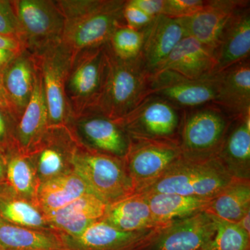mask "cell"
Instances as JSON below:
<instances>
[{"instance_id": "cell-23", "label": "cell", "mask_w": 250, "mask_h": 250, "mask_svg": "<svg viewBox=\"0 0 250 250\" xmlns=\"http://www.w3.org/2000/svg\"><path fill=\"white\" fill-rule=\"evenodd\" d=\"M101 220L127 232L162 228L156 223L146 197L141 193H135L106 205Z\"/></svg>"}, {"instance_id": "cell-4", "label": "cell", "mask_w": 250, "mask_h": 250, "mask_svg": "<svg viewBox=\"0 0 250 250\" xmlns=\"http://www.w3.org/2000/svg\"><path fill=\"white\" fill-rule=\"evenodd\" d=\"M70 166L88 192L106 205L135 194L122 159L97 152L79 141L72 153Z\"/></svg>"}, {"instance_id": "cell-2", "label": "cell", "mask_w": 250, "mask_h": 250, "mask_svg": "<svg viewBox=\"0 0 250 250\" xmlns=\"http://www.w3.org/2000/svg\"><path fill=\"white\" fill-rule=\"evenodd\" d=\"M106 74L103 88L91 113L118 121L149 95V75L141 57L122 60L106 43Z\"/></svg>"}, {"instance_id": "cell-29", "label": "cell", "mask_w": 250, "mask_h": 250, "mask_svg": "<svg viewBox=\"0 0 250 250\" xmlns=\"http://www.w3.org/2000/svg\"><path fill=\"white\" fill-rule=\"evenodd\" d=\"M0 219L22 228L52 230L36 204L17 196L9 189L0 194Z\"/></svg>"}, {"instance_id": "cell-11", "label": "cell", "mask_w": 250, "mask_h": 250, "mask_svg": "<svg viewBox=\"0 0 250 250\" xmlns=\"http://www.w3.org/2000/svg\"><path fill=\"white\" fill-rule=\"evenodd\" d=\"M218 90L217 75L192 80L172 71L149 76V95L165 99L179 108L192 109L214 104Z\"/></svg>"}, {"instance_id": "cell-19", "label": "cell", "mask_w": 250, "mask_h": 250, "mask_svg": "<svg viewBox=\"0 0 250 250\" xmlns=\"http://www.w3.org/2000/svg\"><path fill=\"white\" fill-rule=\"evenodd\" d=\"M106 208V204L86 192L60 209L43 214L54 231L65 236H77L92 224L101 220Z\"/></svg>"}, {"instance_id": "cell-34", "label": "cell", "mask_w": 250, "mask_h": 250, "mask_svg": "<svg viewBox=\"0 0 250 250\" xmlns=\"http://www.w3.org/2000/svg\"><path fill=\"white\" fill-rule=\"evenodd\" d=\"M0 35L17 38L23 42L22 29L10 1H0Z\"/></svg>"}, {"instance_id": "cell-10", "label": "cell", "mask_w": 250, "mask_h": 250, "mask_svg": "<svg viewBox=\"0 0 250 250\" xmlns=\"http://www.w3.org/2000/svg\"><path fill=\"white\" fill-rule=\"evenodd\" d=\"M182 117L179 108L165 99L149 95L127 115L115 122L129 138L178 139Z\"/></svg>"}, {"instance_id": "cell-36", "label": "cell", "mask_w": 250, "mask_h": 250, "mask_svg": "<svg viewBox=\"0 0 250 250\" xmlns=\"http://www.w3.org/2000/svg\"><path fill=\"white\" fill-rule=\"evenodd\" d=\"M135 6L153 18L162 14L164 0H130Z\"/></svg>"}, {"instance_id": "cell-40", "label": "cell", "mask_w": 250, "mask_h": 250, "mask_svg": "<svg viewBox=\"0 0 250 250\" xmlns=\"http://www.w3.org/2000/svg\"><path fill=\"white\" fill-rule=\"evenodd\" d=\"M18 53L12 51L0 49V79L1 80L3 73L8 65L18 55Z\"/></svg>"}, {"instance_id": "cell-18", "label": "cell", "mask_w": 250, "mask_h": 250, "mask_svg": "<svg viewBox=\"0 0 250 250\" xmlns=\"http://www.w3.org/2000/svg\"><path fill=\"white\" fill-rule=\"evenodd\" d=\"M216 75L218 90L215 104L233 119L250 114V59Z\"/></svg>"}, {"instance_id": "cell-30", "label": "cell", "mask_w": 250, "mask_h": 250, "mask_svg": "<svg viewBox=\"0 0 250 250\" xmlns=\"http://www.w3.org/2000/svg\"><path fill=\"white\" fill-rule=\"evenodd\" d=\"M6 181L8 189L13 193L37 205L36 196L40 182L29 156L15 151L6 161Z\"/></svg>"}, {"instance_id": "cell-22", "label": "cell", "mask_w": 250, "mask_h": 250, "mask_svg": "<svg viewBox=\"0 0 250 250\" xmlns=\"http://www.w3.org/2000/svg\"><path fill=\"white\" fill-rule=\"evenodd\" d=\"M217 157L232 178L250 180V114L233 120Z\"/></svg>"}, {"instance_id": "cell-20", "label": "cell", "mask_w": 250, "mask_h": 250, "mask_svg": "<svg viewBox=\"0 0 250 250\" xmlns=\"http://www.w3.org/2000/svg\"><path fill=\"white\" fill-rule=\"evenodd\" d=\"M144 31L141 59L150 76L186 35L177 19L165 16L154 18Z\"/></svg>"}, {"instance_id": "cell-27", "label": "cell", "mask_w": 250, "mask_h": 250, "mask_svg": "<svg viewBox=\"0 0 250 250\" xmlns=\"http://www.w3.org/2000/svg\"><path fill=\"white\" fill-rule=\"evenodd\" d=\"M88 192L82 179L70 170L42 182L38 189L36 203L43 213L55 211Z\"/></svg>"}, {"instance_id": "cell-15", "label": "cell", "mask_w": 250, "mask_h": 250, "mask_svg": "<svg viewBox=\"0 0 250 250\" xmlns=\"http://www.w3.org/2000/svg\"><path fill=\"white\" fill-rule=\"evenodd\" d=\"M81 142L90 149L123 159L129 147V137L116 122L91 113L72 121Z\"/></svg>"}, {"instance_id": "cell-35", "label": "cell", "mask_w": 250, "mask_h": 250, "mask_svg": "<svg viewBox=\"0 0 250 250\" xmlns=\"http://www.w3.org/2000/svg\"><path fill=\"white\" fill-rule=\"evenodd\" d=\"M123 14L125 25L135 30H143L154 19L133 4L130 0L125 1Z\"/></svg>"}, {"instance_id": "cell-7", "label": "cell", "mask_w": 250, "mask_h": 250, "mask_svg": "<svg viewBox=\"0 0 250 250\" xmlns=\"http://www.w3.org/2000/svg\"><path fill=\"white\" fill-rule=\"evenodd\" d=\"M182 155L178 139L129 138L123 160L135 193L153 185Z\"/></svg>"}, {"instance_id": "cell-24", "label": "cell", "mask_w": 250, "mask_h": 250, "mask_svg": "<svg viewBox=\"0 0 250 250\" xmlns=\"http://www.w3.org/2000/svg\"><path fill=\"white\" fill-rule=\"evenodd\" d=\"M153 216L162 228L205 212L213 199L174 193L143 192Z\"/></svg>"}, {"instance_id": "cell-38", "label": "cell", "mask_w": 250, "mask_h": 250, "mask_svg": "<svg viewBox=\"0 0 250 250\" xmlns=\"http://www.w3.org/2000/svg\"><path fill=\"white\" fill-rule=\"evenodd\" d=\"M0 49L12 51L18 54L26 51L24 44L19 39L4 35H0Z\"/></svg>"}, {"instance_id": "cell-25", "label": "cell", "mask_w": 250, "mask_h": 250, "mask_svg": "<svg viewBox=\"0 0 250 250\" xmlns=\"http://www.w3.org/2000/svg\"><path fill=\"white\" fill-rule=\"evenodd\" d=\"M36 75V64L27 51L18 54L4 70L3 86L19 121L30 100Z\"/></svg>"}, {"instance_id": "cell-28", "label": "cell", "mask_w": 250, "mask_h": 250, "mask_svg": "<svg viewBox=\"0 0 250 250\" xmlns=\"http://www.w3.org/2000/svg\"><path fill=\"white\" fill-rule=\"evenodd\" d=\"M250 211V180L233 179L210 202L205 212L220 219L238 223Z\"/></svg>"}, {"instance_id": "cell-16", "label": "cell", "mask_w": 250, "mask_h": 250, "mask_svg": "<svg viewBox=\"0 0 250 250\" xmlns=\"http://www.w3.org/2000/svg\"><path fill=\"white\" fill-rule=\"evenodd\" d=\"M215 51L185 36L154 74L172 71L187 78L200 80L215 75Z\"/></svg>"}, {"instance_id": "cell-14", "label": "cell", "mask_w": 250, "mask_h": 250, "mask_svg": "<svg viewBox=\"0 0 250 250\" xmlns=\"http://www.w3.org/2000/svg\"><path fill=\"white\" fill-rule=\"evenodd\" d=\"M156 229L127 232L100 220L77 236L60 233L71 250H139L149 241Z\"/></svg>"}, {"instance_id": "cell-1", "label": "cell", "mask_w": 250, "mask_h": 250, "mask_svg": "<svg viewBox=\"0 0 250 250\" xmlns=\"http://www.w3.org/2000/svg\"><path fill=\"white\" fill-rule=\"evenodd\" d=\"M123 0H61L65 18L61 45L72 60L82 51L106 45L117 27L125 24Z\"/></svg>"}, {"instance_id": "cell-5", "label": "cell", "mask_w": 250, "mask_h": 250, "mask_svg": "<svg viewBox=\"0 0 250 250\" xmlns=\"http://www.w3.org/2000/svg\"><path fill=\"white\" fill-rule=\"evenodd\" d=\"M233 120L213 103L184 109L178 138L182 156L193 159L217 156Z\"/></svg>"}, {"instance_id": "cell-31", "label": "cell", "mask_w": 250, "mask_h": 250, "mask_svg": "<svg viewBox=\"0 0 250 250\" xmlns=\"http://www.w3.org/2000/svg\"><path fill=\"white\" fill-rule=\"evenodd\" d=\"M210 215L214 222L215 234L201 250H250V236L238 223Z\"/></svg>"}, {"instance_id": "cell-41", "label": "cell", "mask_w": 250, "mask_h": 250, "mask_svg": "<svg viewBox=\"0 0 250 250\" xmlns=\"http://www.w3.org/2000/svg\"><path fill=\"white\" fill-rule=\"evenodd\" d=\"M238 225L250 236V211L248 212L238 223Z\"/></svg>"}, {"instance_id": "cell-3", "label": "cell", "mask_w": 250, "mask_h": 250, "mask_svg": "<svg viewBox=\"0 0 250 250\" xmlns=\"http://www.w3.org/2000/svg\"><path fill=\"white\" fill-rule=\"evenodd\" d=\"M233 178L217 156L193 159L181 156L160 178L141 192H161L213 199Z\"/></svg>"}, {"instance_id": "cell-6", "label": "cell", "mask_w": 250, "mask_h": 250, "mask_svg": "<svg viewBox=\"0 0 250 250\" xmlns=\"http://www.w3.org/2000/svg\"><path fill=\"white\" fill-rule=\"evenodd\" d=\"M106 64V44L82 51L70 62L65 95L72 121L93 111L103 88Z\"/></svg>"}, {"instance_id": "cell-21", "label": "cell", "mask_w": 250, "mask_h": 250, "mask_svg": "<svg viewBox=\"0 0 250 250\" xmlns=\"http://www.w3.org/2000/svg\"><path fill=\"white\" fill-rule=\"evenodd\" d=\"M250 4L241 8L225 27L215 49V75L250 59Z\"/></svg>"}, {"instance_id": "cell-43", "label": "cell", "mask_w": 250, "mask_h": 250, "mask_svg": "<svg viewBox=\"0 0 250 250\" xmlns=\"http://www.w3.org/2000/svg\"><path fill=\"white\" fill-rule=\"evenodd\" d=\"M0 250H5L4 248H2L1 246H0Z\"/></svg>"}, {"instance_id": "cell-13", "label": "cell", "mask_w": 250, "mask_h": 250, "mask_svg": "<svg viewBox=\"0 0 250 250\" xmlns=\"http://www.w3.org/2000/svg\"><path fill=\"white\" fill-rule=\"evenodd\" d=\"M248 4L250 1L243 0H208L195 14L177 20L186 36L215 51L230 20Z\"/></svg>"}, {"instance_id": "cell-9", "label": "cell", "mask_w": 250, "mask_h": 250, "mask_svg": "<svg viewBox=\"0 0 250 250\" xmlns=\"http://www.w3.org/2000/svg\"><path fill=\"white\" fill-rule=\"evenodd\" d=\"M12 5L22 29L24 49L29 54L61 42L65 18L55 1L18 0Z\"/></svg>"}, {"instance_id": "cell-26", "label": "cell", "mask_w": 250, "mask_h": 250, "mask_svg": "<svg viewBox=\"0 0 250 250\" xmlns=\"http://www.w3.org/2000/svg\"><path fill=\"white\" fill-rule=\"evenodd\" d=\"M0 246L5 250H71L54 230L22 228L0 219Z\"/></svg>"}, {"instance_id": "cell-44", "label": "cell", "mask_w": 250, "mask_h": 250, "mask_svg": "<svg viewBox=\"0 0 250 250\" xmlns=\"http://www.w3.org/2000/svg\"><path fill=\"white\" fill-rule=\"evenodd\" d=\"M0 151H1V149H0Z\"/></svg>"}, {"instance_id": "cell-37", "label": "cell", "mask_w": 250, "mask_h": 250, "mask_svg": "<svg viewBox=\"0 0 250 250\" xmlns=\"http://www.w3.org/2000/svg\"><path fill=\"white\" fill-rule=\"evenodd\" d=\"M6 114L9 116L2 108H0V143L11 145L17 150L16 139L10 135L9 124L5 116Z\"/></svg>"}, {"instance_id": "cell-17", "label": "cell", "mask_w": 250, "mask_h": 250, "mask_svg": "<svg viewBox=\"0 0 250 250\" xmlns=\"http://www.w3.org/2000/svg\"><path fill=\"white\" fill-rule=\"evenodd\" d=\"M48 130V112L43 83L40 70L36 64L32 94L16 126L18 152L29 155L40 144Z\"/></svg>"}, {"instance_id": "cell-39", "label": "cell", "mask_w": 250, "mask_h": 250, "mask_svg": "<svg viewBox=\"0 0 250 250\" xmlns=\"http://www.w3.org/2000/svg\"><path fill=\"white\" fill-rule=\"evenodd\" d=\"M0 108H2L7 114L11 117L15 123L17 125L18 122V118L16 115L12 104L10 103L6 91H5L4 86H3L2 82L0 79Z\"/></svg>"}, {"instance_id": "cell-42", "label": "cell", "mask_w": 250, "mask_h": 250, "mask_svg": "<svg viewBox=\"0 0 250 250\" xmlns=\"http://www.w3.org/2000/svg\"><path fill=\"white\" fill-rule=\"evenodd\" d=\"M6 161L0 152V186L6 179Z\"/></svg>"}, {"instance_id": "cell-32", "label": "cell", "mask_w": 250, "mask_h": 250, "mask_svg": "<svg viewBox=\"0 0 250 250\" xmlns=\"http://www.w3.org/2000/svg\"><path fill=\"white\" fill-rule=\"evenodd\" d=\"M145 31L135 30L125 24L115 29L107 42L112 53L122 60H134L141 57Z\"/></svg>"}, {"instance_id": "cell-8", "label": "cell", "mask_w": 250, "mask_h": 250, "mask_svg": "<svg viewBox=\"0 0 250 250\" xmlns=\"http://www.w3.org/2000/svg\"><path fill=\"white\" fill-rule=\"evenodd\" d=\"M40 70L47 112L49 129H70L72 117L65 95L70 57L61 42L31 54Z\"/></svg>"}, {"instance_id": "cell-12", "label": "cell", "mask_w": 250, "mask_h": 250, "mask_svg": "<svg viewBox=\"0 0 250 250\" xmlns=\"http://www.w3.org/2000/svg\"><path fill=\"white\" fill-rule=\"evenodd\" d=\"M215 232L211 216L202 212L159 229L139 250H201Z\"/></svg>"}, {"instance_id": "cell-33", "label": "cell", "mask_w": 250, "mask_h": 250, "mask_svg": "<svg viewBox=\"0 0 250 250\" xmlns=\"http://www.w3.org/2000/svg\"><path fill=\"white\" fill-rule=\"evenodd\" d=\"M205 0H164L161 16L179 19L195 14L205 6Z\"/></svg>"}]
</instances>
